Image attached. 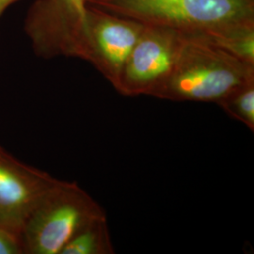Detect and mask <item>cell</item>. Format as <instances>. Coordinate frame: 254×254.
<instances>
[{"instance_id": "obj_1", "label": "cell", "mask_w": 254, "mask_h": 254, "mask_svg": "<svg viewBox=\"0 0 254 254\" xmlns=\"http://www.w3.org/2000/svg\"><path fill=\"white\" fill-rule=\"evenodd\" d=\"M254 80V66L209 43L184 32L173 70L154 97L175 102L216 103Z\"/></svg>"}, {"instance_id": "obj_2", "label": "cell", "mask_w": 254, "mask_h": 254, "mask_svg": "<svg viewBox=\"0 0 254 254\" xmlns=\"http://www.w3.org/2000/svg\"><path fill=\"white\" fill-rule=\"evenodd\" d=\"M105 217L106 210L77 182L56 179L24 223L25 254H61L82 227Z\"/></svg>"}, {"instance_id": "obj_3", "label": "cell", "mask_w": 254, "mask_h": 254, "mask_svg": "<svg viewBox=\"0 0 254 254\" xmlns=\"http://www.w3.org/2000/svg\"><path fill=\"white\" fill-rule=\"evenodd\" d=\"M87 3L146 26L186 33L254 19V0H88Z\"/></svg>"}, {"instance_id": "obj_4", "label": "cell", "mask_w": 254, "mask_h": 254, "mask_svg": "<svg viewBox=\"0 0 254 254\" xmlns=\"http://www.w3.org/2000/svg\"><path fill=\"white\" fill-rule=\"evenodd\" d=\"M87 0H35L24 30L38 57L78 58L87 29Z\"/></svg>"}, {"instance_id": "obj_5", "label": "cell", "mask_w": 254, "mask_h": 254, "mask_svg": "<svg viewBox=\"0 0 254 254\" xmlns=\"http://www.w3.org/2000/svg\"><path fill=\"white\" fill-rule=\"evenodd\" d=\"M183 42L184 32L145 25L127 58L115 91L128 97H154L172 72Z\"/></svg>"}, {"instance_id": "obj_6", "label": "cell", "mask_w": 254, "mask_h": 254, "mask_svg": "<svg viewBox=\"0 0 254 254\" xmlns=\"http://www.w3.org/2000/svg\"><path fill=\"white\" fill-rule=\"evenodd\" d=\"M145 25L88 4L87 29L78 59L91 64L116 90L128 56Z\"/></svg>"}, {"instance_id": "obj_7", "label": "cell", "mask_w": 254, "mask_h": 254, "mask_svg": "<svg viewBox=\"0 0 254 254\" xmlns=\"http://www.w3.org/2000/svg\"><path fill=\"white\" fill-rule=\"evenodd\" d=\"M56 179L0 146V225L22 233L31 210Z\"/></svg>"}, {"instance_id": "obj_8", "label": "cell", "mask_w": 254, "mask_h": 254, "mask_svg": "<svg viewBox=\"0 0 254 254\" xmlns=\"http://www.w3.org/2000/svg\"><path fill=\"white\" fill-rule=\"evenodd\" d=\"M196 33L238 60L254 66V19L231 22Z\"/></svg>"}, {"instance_id": "obj_9", "label": "cell", "mask_w": 254, "mask_h": 254, "mask_svg": "<svg viewBox=\"0 0 254 254\" xmlns=\"http://www.w3.org/2000/svg\"><path fill=\"white\" fill-rule=\"evenodd\" d=\"M108 217L92 220L68 241L61 254H114Z\"/></svg>"}, {"instance_id": "obj_10", "label": "cell", "mask_w": 254, "mask_h": 254, "mask_svg": "<svg viewBox=\"0 0 254 254\" xmlns=\"http://www.w3.org/2000/svg\"><path fill=\"white\" fill-rule=\"evenodd\" d=\"M217 105L254 132V80L232 91Z\"/></svg>"}, {"instance_id": "obj_11", "label": "cell", "mask_w": 254, "mask_h": 254, "mask_svg": "<svg viewBox=\"0 0 254 254\" xmlns=\"http://www.w3.org/2000/svg\"><path fill=\"white\" fill-rule=\"evenodd\" d=\"M0 254H25L21 232L0 225Z\"/></svg>"}, {"instance_id": "obj_12", "label": "cell", "mask_w": 254, "mask_h": 254, "mask_svg": "<svg viewBox=\"0 0 254 254\" xmlns=\"http://www.w3.org/2000/svg\"><path fill=\"white\" fill-rule=\"evenodd\" d=\"M20 0H0V19L4 15V13L14 4H16Z\"/></svg>"}, {"instance_id": "obj_13", "label": "cell", "mask_w": 254, "mask_h": 254, "mask_svg": "<svg viewBox=\"0 0 254 254\" xmlns=\"http://www.w3.org/2000/svg\"><path fill=\"white\" fill-rule=\"evenodd\" d=\"M87 1H88V0H87Z\"/></svg>"}]
</instances>
